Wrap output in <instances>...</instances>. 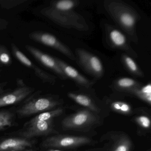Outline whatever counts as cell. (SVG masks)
I'll use <instances>...</instances> for the list:
<instances>
[{
    "instance_id": "8fae6325",
    "label": "cell",
    "mask_w": 151,
    "mask_h": 151,
    "mask_svg": "<svg viewBox=\"0 0 151 151\" xmlns=\"http://www.w3.org/2000/svg\"><path fill=\"white\" fill-rule=\"evenodd\" d=\"M25 48L37 61L43 66L51 70L62 79H68L54 57L50 56L38 48L30 45H26Z\"/></svg>"
},
{
    "instance_id": "4316f807",
    "label": "cell",
    "mask_w": 151,
    "mask_h": 151,
    "mask_svg": "<svg viewBox=\"0 0 151 151\" xmlns=\"http://www.w3.org/2000/svg\"><path fill=\"white\" fill-rule=\"evenodd\" d=\"M7 82H3L2 83H0V95L3 94L4 93L8 91L9 89H5L6 86L7 85Z\"/></svg>"
},
{
    "instance_id": "d4e9b609",
    "label": "cell",
    "mask_w": 151,
    "mask_h": 151,
    "mask_svg": "<svg viewBox=\"0 0 151 151\" xmlns=\"http://www.w3.org/2000/svg\"><path fill=\"white\" fill-rule=\"evenodd\" d=\"M136 122L144 129H148L151 126V120L147 116L142 115L137 116L135 119Z\"/></svg>"
},
{
    "instance_id": "5b68a950",
    "label": "cell",
    "mask_w": 151,
    "mask_h": 151,
    "mask_svg": "<svg viewBox=\"0 0 151 151\" xmlns=\"http://www.w3.org/2000/svg\"><path fill=\"white\" fill-rule=\"evenodd\" d=\"M92 139L85 136L56 135L47 138L42 142V146L45 148H74L85 145H89Z\"/></svg>"
},
{
    "instance_id": "cb8c5ba5",
    "label": "cell",
    "mask_w": 151,
    "mask_h": 151,
    "mask_svg": "<svg viewBox=\"0 0 151 151\" xmlns=\"http://www.w3.org/2000/svg\"><path fill=\"white\" fill-rule=\"evenodd\" d=\"M27 1V0H0V6L5 9H12L22 5Z\"/></svg>"
},
{
    "instance_id": "5bb4252c",
    "label": "cell",
    "mask_w": 151,
    "mask_h": 151,
    "mask_svg": "<svg viewBox=\"0 0 151 151\" xmlns=\"http://www.w3.org/2000/svg\"><path fill=\"white\" fill-rule=\"evenodd\" d=\"M54 58L67 78H70L77 84L86 88H89L92 85V81L81 75L76 69L70 66L62 60L57 57H54Z\"/></svg>"
},
{
    "instance_id": "ba28073f",
    "label": "cell",
    "mask_w": 151,
    "mask_h": 151,
    "mask_svg": "<svg viewBox=\"0 0 151 151\" xmlns=\"http://www.w3.org/2000/svg\"><path fill=\"white\" fill-rule=\"evenodd\" d=\"M76 53L79 65L86 71L97 78L102 77L104 72L103 65L97 56L81 48L76 49Z\"/></svg>"
},
{
    "instance_id": "9a60e30c",
    "label": "cell",
    "mask_w": 151,
    "mask_h": 151,
    "mask_svg": "<svg viewBox=\"0 0 151 151\" xmlns=\"http://www.w3.org/2000/svg\"><path fill=\"white\" fill-rule=\"evenodd\" d=\"M68 96L71 99L77 103L86 108L93 112L97 113L99 111V108L95 105L93 101L87 95L83 94L69 93Z\"/></svg>"
},
{
    "instance_id": "6da1fadb",
    "label": "cell",
    "mask_w": 151,
    "mask_h": 151,
    "mask_svg": "<svg viewBox=\"0 0 151 151\" xmlns=\"http://www.w3.org/2000/svg\"><path fill=\"white\" fill-rule=\"evenodd\" d=\"M105 9L114 21L131 37L137 40L136 24L139 17L130 6L120 1H106Z\"/></svg>"
},
{
    "instance_id": "7402d4cb",
    "label": "cell",
    "mask_w": 151,
    "mask_h": 151,
    "mask_svg": "<svg viewBox=\"0 0 151 151\" xmlns=\"http://www.w3.org/2000/svg\"><path fill=\"white\" fill-rule=\"evenodd\" d=\"M13 63L11 53L6 47L0 45V66L9 67Z\"/></svg>"
},
{
    "instance_id": "f546056e",
    "label": "cell",
    "mask_w": 151,
    "mask_h": 151,
    "mask_svg": "<svg viewBox=\"0 0 151 151\" xmlns=\"http://www.w3.org/2000/svg\"><path fill=\"white\" fill-rule=\"evenodd\" d=\"M2 72V70L0 69V78L1 77V73Z\"/></svg>"
},
{
    "instance_id": "83f0119b",
    "label": "cell",
    "mask_w": 151,
    "mask_h": 151,
    "mask_svg": "<svg viewBox=\"0 0 151 151\" xmlns=\"http://www.w3.org/2000/svg\"><path fill=\"white\" fill-rule=\"evenodd\" d=\"M17 87H22L26 86L23 80L21 78H17Z\"/></svg>"
},
{
    "instance_id": "ac0fdd59",
    "label": "cell",
    "mask_w": 151,
    "mask_h": 151,
    "mask_svg": "<svg viewBox=\"0 0 151 151\" xmlns=\"http://www.w3.org/2000/svg\"><path fill=\"white\" fill-rule=\"evenodd\" d=\"M15 116L11 111L0 110V131L6 129L14 125Z\"/></svg>"
},
{
    "instance_id": "4dcf8cb0",
    "label": "cell",
    "mask_w": 151,
    "mask_h": 151,
    "mask_svg": "<svg viewBox=\"0 0 151 151\" xmlns=\"http://www.w3.org/2000/svg\"><path fill=\"white\" fill-rule=\"evenodd\" d=\"M24 151H32V150H24Z\"/></svg>"
},
{
    "instance_id": "8992f818",
    "label": "cell",
    "mask_w": 151,
    "mask_h": 151,
    "mask_svg": "<svg viewBox=\"0 0 151 151\" xmlns=\"http://www.w3.org/2000/svg\"><path fill=\"white\" fill-rule=\"evenodd\" d=\"M98 122V116L94 112L86 109L65 117L62 126L65 130H80L90 128Z\"/></svg>"
},
{
    "instance_id": "f1b7e54d",
    "label": "cell",
    "mask_w": 151,
    "mask_h": 151,
    "mask_svg": "<svg viewBox=\"0 0 151 151\" xmlns=\"http://www.w3.org/2000/svg\"><path fill=\"white\" fill-rule=\"evenodd\" d=\"M46 151H63L60 150H58V149H52V148H50L48 150H46Z\"/></svg>"
},
{
    "instance_id": "52a82bcc",
    "label": "cell",
    "mask_w": 151,
    "mask_h": 151,
    "mask_svg": "<svg viewBox=\"0 0 151 151\" xmlns=\"http://www.w3.org/2000/svg\"><path fill=\"white\" fill-rule=\"evenodd\" d=\"M29 37L35 42L55 49L72 60H76V57L70 49L50 33L42 31H36L31 32L29 34Z\"/></svg>"
},
{
    "instance_id": "ffe728a7",
    "label": "cell",
    "mask_w": 151,
    "mask_h": 151,
    "mask_svg": "<svg viewBox=\"0 0 151 151\" xmlns=\"http://www.w3.org/2000/svg\"><path fill=\"white\" fill-rule=\"evenodd\" d=\"M78 4V1L72 0H60L51 1L50 6L57 10H70Z\"/></svg>"
},
{
    "instance_id": "7a4b0ae2",
    "label": "cell",
    "mask_w": 151,
    "mask_h": 151,
    "mask_svg": "<svg viewBox=\"0 0 151 151\" xmlns=\"http://www.w3.org/2000/svg\"><path fill=\"white\" fill-rule=\"evenodd\" d=\"M63 112L62 109L58 108L39 114L24 124L23 129L18 135L22 137L32 139L36 137L47 136L57 132L55 129L53 120L62 114Z\"/></svg>"
},
{
    "instance_id": "4fadbf2b",
    "label": "cell",
    "mask_w": 151,
    "mask_h": 151,
    "mask_svg": "<svg viewBox=\"0 0 151 151\" xmlns=\"http://www.w3.org/2000/svg\"><path fill=\"white\" fill-rule=\"evenodd\" d=\"M35 142L22 137H13L0 140V151H24L32 147Z\"/></svg>"
},
{
    "instance_id": "484cf974",
    "label": "cell",
    "mask_w": 151,
    "mask_h": 151,
    "mask_svg": "<svg viewBox=\"0 0 151 151\" xmlns=\"http://www.w3.org/2000/svg\"><path fill=\"white\" fill-rule=\"evenodd\" d=\"M8 24V22L7 20L0 18V32L6 29Z\"/></svg>"
},
{
    "instance_id": "e0dca14e",
    "label": "cell",
    "mask_w": 151,
    "mask_h": 151,
    "mask_svg": "<svg viewBox=\"0 0 151 151\" xmlns=\"http://www.w3.org/2000/svg\"><path fill=\"white\" fill-rule=\"evenodd\" d=\"M127 92L130 93L137 96L145 102L151 105V85L147 84L142 87H137L131 89Z\"/></svg>"
},
{
    "instance_id": "7c38bea8",
    "label": "cell",
    "mask_w": 151,
    "mask_h": 151,
    "mask_svg": "<svg viewBox=\"0 0 151 151\" xmlns=\"http://www.w3.org/2000/svg\"><path fill=\"white\" fill-rule=\"evenodd\" d=\"M106 35L108 42L112 47L126 51L133 56L136 54L129 45L126 37L116 28L108 26L106 29Z\"/></svg>"
},
{
    "instance_id": "d6986e66",
    "label": "cell",
    "mask_w": 151,
    "mask_h": 151,
    "mask_svg": "<svg viewBox=\"0 0 151 151\" xmlns=\"http://www.w3.org/2000/svg\"><path fill=\"white\" fill-rule=\"evenodd\" d=\"M115 86L118 90L128 92L131 89L139 87L137 81L129 78H122L117 79L115 82Z\"/></svg>"
},
{
    "instance_id": "2e32d148",
    "label": "cell",
    "mask_w": 151,
    "mask_h": 151,
    "mask_svg": "<svg viewBox=\"0 0 151 151\" xmlns=\"http://www.w3.org/2000/svg\"><path fill=\"white\" fill-rule=\"evenodd\" d=\"M132 143L130 138L124 134L117 137L109 151H130Z\"/></svg>"
},
{
    "instance_id": "603a6c76",
    "label": "cell",
    "mask_w": 151,
    "mask_h": 151,
    "mask_svg": "<svg viewBox=\"0 0 151 151\" xmlns=\"http://www.w3.org/2000/svg\"><path fill=\"white\" fill-rule=\"evenodd\" d=\"M110 106L114 111L123 114H129L132 112L130 106L122 101H114L111 103Z\"/></svg>"
},
{
    "instance_id": "9c48e42d",
    "label": "cell",
    "mask_w": 151,
    "mask_h": 151,
    "mask_svg": "<svg viewBox=\"0 0 151 151\" xmlns=\"http://www.w3.org/2000/svg\"><path fill=\"white\" fill-rule=\"evenodd\" d=\"M11 49L16 58L24 66L34 71V74L44 83L54 84L56 82V77L40 68L29 59L15 44H11Z\"/></svg>"
},
{
    "instance_id": "277c9868",
    "label": "cell",
    "mask_w": 151,
    "mask_h": 151,
    "mask_svg": "<svg viewBox=\"0 0 151 151\" xmlns=\"http://www.w3.org/2000/svg\"><path fill=\"white\" fill-rule=\"evenodd\" d=\"M41 91L33 93L26 99V101L17 109V113L22 117L41 114L54 109L60 103V100L53 96H40Z\"/></svg>"
},
{
    "instance_id": "30bf717a",
    "label": "cell",
    "mask_w": 151,
    "mask_h": 151,
    "mask_svg": "<svg viewBox=\"0 0 151 151\" xmlns=\"http://www.w3.org/2000/svg\"><path fill=\"white\" fill-rule=\"evenodd\" d=\"M34 91V88L27 85L17 87L14 90L9 89L0 95V108L20 103L32 95Z\"/></svg>"
},
{
    "instance_id": "44dd1931",
    "label": "cell",
    "mask_w": 151,
    "mask_h": 151,
    "mask_svg": "<svg viewBox=\"0 0 151 151\" xmlns=\"http://www.w3.org/2000/svg\"><path fill=\"white\" fill-rule=\"evenodd\" d=\"M122 60L124 66L130 72L138 76H143V73L134 60L127 55H123Z\"/></svg>"
},
{
    "instance_id": "3957f363",
    "label": "cell",
    "mask_w": 151,
    "mask_h": 151,
    "mask_svg": "<svg viewBox=\"0 0 151 151\" xmlns=\"http://www.w3.org/2000/svg\"><path fill=\"white\" fill-rule=\"evenodd\" d=\"M40 13L62 27L79 31L87 29V24L84 18L73 9L57 10L49 6L41 9Z\"/></svg>"
}]
</instances>
